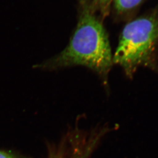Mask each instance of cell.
I'll return each instance as SVG.
<instances>
[{"mask_svg":"<svg viewBox=\"0 0 158 158\" xmlns=\"http://www.w3.org/2000/svg\"><path fill=\"white\" fill-rule=\"evenodd\" d=\"M144 0H114V8L119 14H125L134 10Z\"/></svg>","mask_w":158,"mask_h":158,"instance_id":"3957f363","label":"cell"},{"mask_svg":"<svg viewBox=\"0 0 158 158\" xmlns=\"http://www.w3.org/2000/svg\"><path fill=\"white\" fill-rule=\"evenodd\" d=\"M158 44V10L136 19L123 28L113 63L123 67L128 76L139 66H153Z\"/></svg>","mask_w":158,"mask_h":158,"instance_id":"7a4b0ae2","label":"cell"},{"mask_svg":"<svg viewBox=\"0 0 158 158\" xmlns=\"http://www.w3.org/2000/svg\"><path fill=\"white\" fill-rule=\"evenodd\" d=\"M80 10L76 29L67 47L38 67L53 69L85 66L106 80L113 63L106 32L96 17L91 0H81Z\"/></svg>","mask_w":158,"mask_h":158,"instance_id":"6da1fadb","label":"cell"},{"mask_svg":"<svg viewBox=\"0 0 158 158\" xmlns=\"http://www.w3.org/2000/svg\"><path fill=\"white\" fill-rule=\"evenodd\" d=\"M0 158H19L11 152L0 150Z\"/></svg>","mask_w":158,"mask_h":158,"instance_id":"5b68a950","label":"cell"},{"mask_svg":"<svg viewBox=\"0 0 158 158\" xmlns=\"http://www.w3.org/2000/svg\"><path fill=\"white\" fill-rule=\"evenodd\" d=\"M95 10L100 11L103 16L107 15L113 0H91Z\"/></svg>","mask_w":158,"mask_h":158,"instance_id":"277c9868","label":"cell"}]
</instances>
